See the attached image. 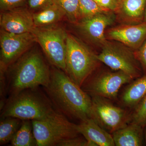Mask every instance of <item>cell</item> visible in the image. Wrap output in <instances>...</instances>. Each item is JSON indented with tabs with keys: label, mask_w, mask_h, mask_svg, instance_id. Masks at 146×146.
<instances>
[{
	"label": "cell",
	"mask_w": 146,
	"mask_h": 146,
	"mask_svg": "<svg viewBox=\"0 0 146 146\" xmlns=\"http://www.w3.org/2000/svg\"><path fill=\"white\" fill-rule=\"evenodd\" d=\"M44 88L54 108L66 117L80 122L91 118V96L64 71L56 68L53 69L49 82Z\"/></svg>",
	"instance_id": "1"
},
{
	"label": "cell",
	"mask_w": 146,
	"mask_h": 146,
	"mask_svg": "<svg viewBox=\"0 0 146 146\" xmlns=\"http://www.w3.org/2000/svg\"><path fill=\"white\" fill-rule=\"evenodd\" d=\"M9 67L5 79L9 97L25 89L46 87L49 82L51 71L37 51L25 53Z\"/></svg>",
	"instance_id": "2"
},
{
	"label": "cell",
	"mask_w": 146,
	"mask_h": 146,
	"mask_svg": "<svg viewBox=\"0 0 146 146\" xmlns=\"http://www.w3.org/2000/svg\"><path fill=\"white\" fill-rule=\"evenodd\" d=\"M55 110L47 95L37 87L9 96L1 110V117L33 121L43 119Z\"/></svg>",
	"instance_id": "3"
},
{
	"label": "cell",
	"mask_w": 146,
	"mask_h": 146,
	"mask_svg": "<svg viewBox=\"0 0 146 146\" xmlns=\"http://www.w3.org/2000/svg\"><path fill=\"white\" fill-rule=\"evenodd\" d=\"M31 121L38 146H57L62 141L80 134L77 124L70 122L56 110L43 119Z\"/></svg>",
	"instance_id": "4"
},
{
	"label": "cell",
	"mask_w": 146,
	"mask_h": 146,
	"mask_svg": "<svg viewBox=\"0 0 146 146\" xmlns=\"http://www.w3.org/2000/svg\"><path fill=\"white\" fill-rule=\"evenodd\" d=\"M66 73L82 87L100 62L97 55L78 38L68 34L66 39Z\"/></svg>",
	"instance_id": "5"
},
{
	"label": "cell",
	"mask_w": 146,
	"mask_h": 146,
	"mask_svg": "<svg viewBox=\"0 0 146 146\" xmlns=\"http://www.w3.org/2000/svg\"><path fill=\"white\" fill-rule=\"evenodd\" d=\"M32 33L51 63L66 73L68 33L61 28L52 25L35 27Z\"/></svg>",
	"instance_id": "6"
},
{
	"label": "cell",
	"mask_w": 146,
	"mask_h": 146,
	"mask_svg": "<svg viewBox=\"0 0 146 146\" xmlns=\"http://www.w3.org/2000/svg\"><path fill=\"white\" fill-rule=\"evenodd\" d=\"M102 46L101 51L97 55L100 62L112 70L126 73L133 79L141 75V70L131 49L119 42L106 41Z\"/></svg>",
	"instance_id": "7"
},
{
	"label": "cell",
	"mask_w": 146,
	"mask_h": 146,
	"mask_svg": "<svg viewBox=\"0 0 146 146\" xmlns=\"http://www.w3.org/2000/svg\"><path fill=\"white\" fill-rule=\"evenodd\" d=\"M132 77L121 71L102 73L91 79H87L81 88L91 96H98L114 100L123 85L130 83Z\"/></svg>",
	"instance_id": "8"
},
{
	"label": "cell",
	"mask_w": 146,
	"mask_h": 146,
	"mask_svg": "<svg viewBox=\"0 0 146 146\" xmlns=\"http://www.w3.org/2000/svg\"><path fill=\"white\" fill-rule=\"evenodd\" d=\"M91 97V118L102 127L113 133L127 125L129 119L126 110L115 106L107 99L98 96Z\"/></svg>",
	"instance_id": "9"
},
{
	"label": "cell",
	"mask_w": 146,
	"mask_h": 146,
	"mask_svg": "<svg viewBox=\"0 0 146 146\" xmlns=\"http://www.w3.org/2000/svg\"><path fill=\"white\" fill-rule=\"evenodd\" d=\"M35 42L36 37L33 33L16 34L1 30V71L5 72Z\"/></svg>",
	"instance_id": "10"
},
{
	"label": "cell",
	"mask_w": 146,
	"mask_h": 146,
	"mask_svg": "<svg viewBox=\"0 0 146 146\" xmlns=\"http://www.w3.org/2000/svg\"><path fill=\"white\" fill-rule=\"evenodd\" d=\"M113 12L106 11L83 18L78 24L80 32L85 37L96 44L102 46L107 41L105 31L116 19Z\"/></svg>",
	"instance_id": "11"
},
{
	"label": "cell",
	"mask_w": 146,
	"mask_h": 146,
	"mask_svg": "<svg viewBox=\"0 0 146 146\" xmlns=\"http://www.w3.org/2000/svg\"><path fill=\"white\" fill-rule=\"evenodd\" d=\"M0 25L1 30L16 34L32 33L36 27L33 14L26 6L2 11Z\"/></svg>",
	"instance_id": "12"
},
{
	"label": "cell",
	"mask_w": 146,
	"mask_h": 146,
	"mask_svg": "<svg viewBox=\"0 0 146 146\" xmlns=\"http://www.w3.org/2000/svg\"><path fill=\"white\" fill-rule=\"evenodd\" d=\"M107 39L119 42L131 50H136L146 39V23L123 24L110 29Z\"/></svg>",
	"instance_id": "13"
},
{
	"label": "cell",
	"mask_w": 146,
	"mask_h": 146,
	"mask_svg": "<svg viewBox=\"0 0 146 146\" xmlns=\"http://www.w3.org/2000/svg\"><path fill=\"white\" fill-rule=\"evenodd\" d=\"M77 128L80 134L93 146H115L112 135L92 118L80 122Z\"/></svg>",
	"instance_id": "14"
},
{
	"label": "cell",
	"mask_w": 146,
	"mask_h": 146,
	"mask_svg": "<svg viewBox=\"0 0 146 146\" xmlns=\"http://www.w3.org/2000/svg\"><path fill=\"white\" fill-rule=\"evenodd\" d=\"M146 0H121L116 12L124 24H137L144 22Z\"/></svg>",
	"instance_id": "15"
},
{
	"label": "cell",
	"mask_w": 146,
	"mask_h": 146,
	"mask_svg": "<svg viewBox=\"0 0 146 146\" xmlns=\"http://www.w3.org/2000/svg\"><path fill=\"white\" fill-rule=\"evenodd\" d=\"M143 127L136 123H131L112 133L116 146L143 145Z\"/></svg>",
	"instance_id": "16"
},
{
	"label": "cell",
	"mask_w": 146,
	"mask_h": 146,
	"mask_svg": "<svg viewBox=\"0 0 146 146\" xmlns=\"http://www.w3.org/2000/svg\"><path fill=\"white\" fill-rule=\"evenodd\" d=\"M146 95V74L129 84L122 96V103L125 106H136Z\"/></svg>",
	"instance_id": "17"
},
{
	"label": "cell",
	"mask_w": 146,
	"mask_h": 146,
	"mask_svg": "<svg viewBox=\"0 0 146 146\" xmlns=\"http://www.w3.org/2000/svg\"><path fill=\"white\" fill-rule=\"evenodd\" d=\"M65 16L64 11L54 3L42 10L33 13V21L36 27L52 25Z\"/></svg>",
	"instance_id": "18"
},
{
	"label": "cell",
	"mask_w": 146,
	"mask_h": 146,
	"mask_svg": "<svg viewBox=\"0 0 146 146\" xmlns=\"http://www.w3.org/2000/svg\"><path fill=\"white\" fill-rule=\"evenodd\" d=\"M13 146H37L33 130L32 121L23 120L22 125L11 141Z\"/></svg>",
	"instance_id": "19"
},
{
	"label": "cell",
	"mask_w": 146,
	"mask_h": 146,
	"mask_svg": "<svg viewBox=\"0 0 146 146\" xmlns=\"http://www.w3.org/2000/svg\"><path fill=\"white\" fill-rule=\"evenodd\" d=\"M23 120L13 117L1 118L0 122V145L8 143L12 140L22 125Z\"/></svg>",
	"instance_id": "20"
},
{
	"label": "cell",
	"mask_w": 146,
	"mask_h": 146,
	"mask_svg": "<svg viewBox=\"0 0 146 146\" xmlns=\"http://www.w3.org/2000/svg\"><path fill=\"white\" fill-rule=\"evenodd\" d=\"M54 3L59 6L64 11L65 16L74 23L80 21L79 0H53Z\"/></svg>",
	"instance_id": "21"
},
{
	"label": "cell",
	"mask_w": 146,
	"mask_h": 146,
	"mask_svg": "<svg viewBox=\"0 0 146 146\" xmlns=\"http://www.w3.org/2000/svg\"><path fill=\"white\" fill-rule=\"evenodd\" d=\"M79 3L80 20L102 12L110 11L100 7L94 0H79Z\"/></svg>",
	"instance_id": "22"
},
{
	"label": "cell",
	"mask_w": 146,
	"mask_h": 146,
	"mask_svg": "<svg viewBox=\"0 0 146 146\" xmlns=\"http://www.w3.org/2000/svg\"><path fill=\"white\" fill-rule=\"evenodd\" d=\"M131 122L144 127L146 125V95L136 106L131 116Z\"/></svg>",
	"instance_id": "23"
},
{
	"label": "cell",
	"mask_w": 146,
	"mask_h": 146,
	"mask_svg": "<svg viewBox=\"0 0 146 146\" xmlns=\"http://www.w3.org/2000/svg\"><path fill=\"white\" fill-rule=\"evenodd\" d=\"M53 0H27L25 6L31 12H37L54 3Z\"/></svg>",
	"instance_id": "24"
},
{
	"label": "cell",
	"mask_w": 146,
	"mask_h": 146,
	"mask_svg": "<svg viewBox=\"0 0 146 146\" xmlns=\"http://www.w3.org/2000/svg\"><path fill=\"white\" fill-rule=\"evenodd\" d=\"M27 0H0V9L6 11L25 6Z\"/></svg>",
	"instance_id": "25"
},
{
	"label": "cell",
	"mask_w": 146,
	"mask_h": 146,
	"mask_svg": "<svg viewBox=\"0 0 146 146\" xmlns=\"http://www.w3.org/2000/svg\"><path fill=\"white\" fill-rule=\"evenodd\" d=\"M102 8L111 12L116 13L121 0H94Z\"/></svg>",
	"instance_id": "26"
},
{
	"label": "cell",
	"mask_w": 146,
	"mask_h": 146,
	"mask_svg": "<svg viewBox=\"0 0 146 146\" xmlns=\"http://www.w3.org/2000/svg\"><path fill=\"white\" fill-rule=\"evenodd\" d=\"M57 146H93V145L84 137L81 138L78 136L62 141Z\"/></svg>",
	"instance_id": "27"
},
{
	"label": "cell",
	"mask_w": 146,
	"mask_h": 146,
	"mask_svg": "<svg viewBox=\"0 0 146 146\" xmlns=\"http://www.w3.org/2000/svg\"><path fill=\"white\" fill-rule=\"evenodd\" d=\"M136 59L141 65L145 74H146V39L143 44L134 52Z\"/></svg>",
	"instance_id": "28"
},
{
	"label": "cell",
	"mask_w": 146,
	"mask_h": 146,
	"mask_svg": "<svg viewBox=\"0 0 146 146\" xmlns=\"http://www.w3.org/2000/svg\"><path fill=\"white\" fill-rule=\"evenodd\" d=\"M144 22L146 23V5L145 10V16H144Z\"/></svg>",
	"instance_id": "29"
},
{
	"label": "cell",
	"mask_w": 146,
	"mask_h": 146,
	"mask_svg": "<svg viewBox=\"0 0 146 146\" xmlns=\"http://www.w3.org/2000/svg\"><path fill=\"white\" fill-rule=\"evenodd\" d=\"M145 144L146 145V130L145 132Z\"/></svg>",
	"instance_id": "30"
}]
</instances>
